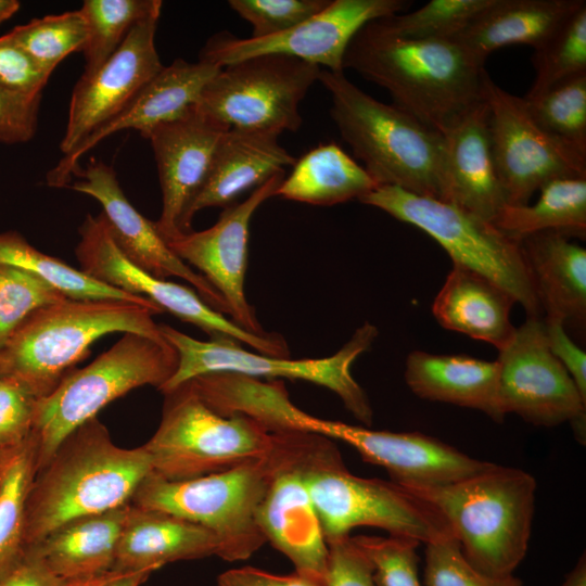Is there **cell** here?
I'll return each instance as SVG.
<instances>
[{
	"label": "cell",
	"instance_id": "cell-30",
	"mask_svg": "<svg viewBox=\"0 0 586 586\" xmlns=\"http://www.w3.org/2000/svg\"><path fill=\"white\" fill-rule=\"evenodd\" d=\"M584 0H494L451 38L485 64L509 44L538 49Z\"/></svg>",
	"mask_w": 586,
	"mask_h": 586
},
{
	"label": "cell",
	"instance_id": "cell-44",
	"mask_svg": "<svg viewBox=\"0 0 586 586\" xmlns=\"http://www.w3.org/2000/svg\"><path fill=\"white\" fill-rule=\"evenodd\" d=\"M330 0H230L229 7L252 25L254 38L286 31L323 10Z\"/></svg>",
	"mask_w": 586,
	"mask_h": 586
},
{
	"label": "cell",
	"instance_id": "cell-24",
	"mask_svg": "<svg viewBox=\"0 0 586 586\" xmlns=\"http://www.w3.org/2000/svg\"><path fill=\"white\" fill-rule=\"evenodd\" d=\"M443 202L494 222L507 205L496 171L484 100L443 133Z\"/></svg>",
	"mask_w": 586,
	"mask_h": 586
},
{
	"label": "cell",
	"instance_id": "cell-54",
	"mask_svg": "<svg viewBox=\"0 0 586 586\" xmlns=\"http://www.w3.org/2000/svg\"><path fill=\"white\" fill-rule=\"evenodd\" d=\"M150 572H126L115 578L110 586H140L150 576Z\"/></svg>",
	"mask_w": 586,
	"mask_h": 586
},
{
	"label": "cell",
	"instance_id": "cell-10",
	"mask_svg": "<svg viewBox=\"0 0 586 586\" xmlns=\"http://www.w3.org/2000/svg\"><path fill=\"white\" fill-rule=\"evenodd\" d=\"M162 418L143 445L152 472L169 481L221 472L271 451L280 432L253 418L222 416L208 407L189 382L165 393Z\"/></svg>",
	"mask_w": 586,
	"mask_h": 586
},
{
	"label": "cell",
	"instance_id": "cell-52",
	"mask_svg": "<svg viewBox=\"0 0 586 586\" xmlns=\"http://www.w3.org/2000/svg\"><path fill=\"white\" fill-rule=\"evenodd\" d=\"M123 573L126 572L110 571L91 577L67 581L64 586H110V584Z\"/></svg>",
	"mask_w": 586,
	"mask_h": 586
},
{
	"label": "cell",
	"instance_id": "cell-32",
	"mask_svg": "<svg viewBox=\"0 0 586 586\" xmlns=\"http://www.w3.org/2000/svg\"><path fill=\"white\" fill-rule=\"evenodd\" d=\"M275 196L318 206L358 201L379 184L334 142L320 144L295 161Z\"/></svg>",
	"mask_w": 586,
	"mask_h": 586
},
{
	"label": "cell",
	"instance_id": "cell-55",
	"mask_svg": "<svg viewBox=\"0 0 586 586\" xmlns=\"http://www.w3.org/2000/svg\"><path fill=\"white\" fill-rule=\"evenodd\" d=\"M20 5L16 0H0V24L14 15Z\"/></svg>",
	"mask_w": 586,
	"mask_h": 586
},
{
	"label": "cell",
	"instance_id": "cell-5",
	"mask_svg": "<svg viewBox=\"0 0 586 586\" xmlns=\"http://www.w3.org/2000/svg\"><path fill=\"white\" fill-rule=\"evenodd\" d=\"M318 80L342 139L379 186L443 201V133L367 94L344 72L321 69Z\"/></svg>",
	"mask_w": 586,
	"mask_h": 586
},
{
	"label": "cell",
	"instance_id": "cell-4",
	"mask_svg": "<svg viewBox=\"0 0 586 586\" xmlns=\"http://www.w3.org/2000/svg\"><path fill=\"white\" fill-rule=\"evenodd\" d=\"M403 487L443 515L463 556L479 571L494 577L513 575L532 533L537 489L532 474L495 463L453 483Z\"/></svg>",
	"mask_w": 586,
	"mask_h": 586
},
{
	"label": "cell",
	"instance_id": "cell-19",
	"mask_svg": "<svg viewBox=\"0 0 586 586\" xmlns=\"http://www.w3.org/2000/svg\"><path fill=\"white\" fill-rule=\"evenodd\" d=\"M160 16L161 12H155L141 20L105 63L80 76L60 143L63 155L118 114L164 67L155 46Z\"/></svg>",
	"mask_w": 586,
	"mask_h": 586
},
{
	"label": "cell",
	"instance_id": "cell-26",
	"mask_svg": "<svg viewBox=\"0 0 586 586\" xmlns=\"http://www.w3.org/2000/svg\"><path fill=\"white\" fill-rule=\"evenodd\" d=\"M219 553L217 537L205 527L158 510L130 504L113 571L153 573L165 564Z\"/></svg>",
	"mask_w": 586,
	"mask_h": 586
},
{
	"label": "cell",
	"instance_id": "cell-33",
	"mask_svg": "<svg viewBox=\"0 0 586 586\" xmlns=\"http://www.w3.org/2000/svg\"><path fill=\"white\" fill-rule=\"evenodd\" d=\"M533 205H506L494 225L506 234L521 239L540 231H556L568 238L586 235V177L551 180L540 189Z\"/></svg>",
	"mask_w": 586,
	"mask_h": 586
},
{
	"label": "cell",
	"instance_id": "cell-37",
	"mask_svg": "<svg viewBox=\"0 0 586 586\" xmlns=\"http://www.w3.org/2000/svg\"><path fill=\"white\" fill-rule=\"evenodd\" d=\"M523 99L544 131L586 156V73Z\"/></svg>",
	"mask_w": 586,
	"mask_h": 586
},
{
	"label": "cell",
	"instance_id": "cell-22",
	"mask_svg": "<svg viewBox=\"0 0 586 586\" xmlns=\"http://www.w3.org/2000/svg\"><path fill=\"white\" fill-rule=\"evenodd\" d=\"M77 176L81 179L75 181L72 189L101 204L114 241L130 262L156 278L182 279L208 306L227 315L226 304L217 291L169 249L154 221L129 202L111 166L93 160L84 170L79 169Z\"/></svg>",
	"mask_w": 586,
	"mask_h": 586
},
{
	"label": "cell",
	"instance_id": "cell-51",
	"mask_svg": "<svg viewBox=\"0 0 586 586\" xmlns=\"http://www.w3.org/2000/svg\"><path fill=\"white\" fill-rule=\"evenodd\" d=\"M66 581L55 575L43 559L29 549L3 576L0 586H64Z\"/></svg>",
	"mask_w": 586,
	"mask_h": 586
},
{
	"label": "cell",
	"instance_id": "cell-31",
	"mask_svg": "<svg viewBox=\"0 0 586 586\" xmlns=\"http://www.w3.org/2000/svg\"><path fill=\"white\" fill-rule=\"evenodd\" d=\"M129 506L72 520L29 549L66 582L113 571Z\"/></svg>",
	"mask_w": 586,
	"mask_h": 586
},
{
	"label": "cell",
	"instance_id": "cell-11",
	"mask_svg": "<svg viewBox=\"0 0 586 586\" xmlns=\"http://www.w3.org/2000/svg\"><path fill=\"white\" fill-rule=\"evenodd\" d=\"M359 202L421 229L448 253L453 265L488 278L505 289L527 317L542 318L543 308L519 240L493 222L394 186H378Z\"/></svg>",
	"mask_w": 586,
	"mask_h": 586
},
{
	"label": "cell",
	"instance_id": "cell-42",
	"mask_svg": "<svg viewBox=\"0 0 586 586\" xmlns=\"http://www.w3.org/2000/svg\"><path fill=\"white\" fill-rule=\"evenodd\" d=\"M372 566L377 586H424L419 577V542L403 537L351 536Z\"/></svg>",
	"mask_w": 586,
	"mask_h": 586
},
{
	"label": "cell",
	"instance_id": "cell-13",
	"mask_svg": "<svg viewBox=\"0 0 586 586\" xmlns=\"http://www.w3.org/2000/svg\"><path fill=\"white\" fill-rule=\"evenodd\" d=\"M75 255L87 276L128 294L146 298L178 319L192 323L209 337L225 335L255 352L288 358L285 339L275 332L255 335L238 327L208 306L199 294L182 284L156 278L130 262L119 250L105 216L87 215L78 229Z\"/></svg>",
	"mask_w": 586,
	"mask_h": 586
},
{
	"label": "cell",
	"instance_id": "cell-18",
	"mask_svg": "<svg viewBox=\"0 0 586 586\" xmlns=\"http://www.w3.org/2000/svg\"><path fill=\"white\" fill-rule=\"evenodd\" d=\"M283 179L284 173L278 174L242 202L226 207L212 227L166 241L180 259L217 291L226 304L229 319L255 335L268 332L262 327L244 293L250 224L256 209L276 195Z\"/></svg>",
	"mask_w": 586,
	"mask_h": 586
},
{
	"label": "cell",
	"instance_id": "cell-34",
	"mask_svg": "<svg viewBox=\"0 0 586 586\" xmlns=\"http://www.w3.org/2000/svg\"><path fill=\"white\" fill-rule=\"evenodd\" d=\"M37 472V446L31 433L8 449L0 479V577L25 555L26 502Z\"/></svg>",
	"mask_w": 586,
	"mask_h": 586
},
{
	"label": "cell",
	"instance_id": "cell-43",
	"mask_svg": "<svg viewBox=\"0 0 586 586\" xmlns=\"http://www.w3.org/2000/svg\"><path fill=\"white\" fill-rule=\"evenodd\" d=\"M424 555V586H523L514 575L494 577L479 571L454 536L425 544Z\"/></svg>",
	"mask_w": 586,
	"mask_h": 586
},
{
	"label": "cell",
	"instance_id": "cell-41",
	"mask_svg": "<svg viewBox=\"0 0 586 586\" xmlns=\"http://www.w3.org/2000/svg\"><path fill=\"white\" fill-rule=\"evenodd\" d=\"M65 298L66 295L39 276L0 265V347L31 313Z\"/></svg>",
	"mask_w": 586,
	"mask_h": 586
},
{
	"label": "cell",
	"instance_id": "cell-6",
	"mask_svg": "<svg viewBox=\"0 0 586 586\" xmlns=\"http://www.w3.org/2000/svg\"><path fill=\"white\" fill-rule=\"evenodd\" d=\"M298 469L319 517L327 543L371 526L388 536L428 544L454 536L443 515L403 486L348 471L332 440L307 433Z\"/></svg>",
	"mask_w": 586,
	"mask_h": 586
},
{
	"label": "cell",
	"instance_id": "cell-25",
	"mask_svg": "<svg viewBox=\"0 0 586 586\" xmlns=\"http://www.w3.org/2000/svg\"><path fill=\"white\" fill-rule=\"evenodd\" d=\"M277 135L230 128L221 136L208 176L191 207V217L207 207H228L244 192L260 187L294 165Z\"/></svg>",
	"mask_w": 586,
	"mask_h": 586
},
{
	"label": "cell",
	"instance_id": "cell-2",
	"mask_svg": "<svg viewBox=\"0 0 586 586\" xmlns=\"http://www.w3.org/2000/svg\"><path fill=\"white\" fill-rule=\"evenodd\" d=\"M152 472L142 446H117L92 418L73 431L37 470L26 502L25 552L59 526L130 504Z\"/></svg>",
	"mask_w": 586,
	"mask_h": 586
},
{
	"label": "cell",
	"instance_id": "cell-49",
	"mask_svg": "<svg viewBox=\"0 0 586 586\" xmlns=\"http://www.w3.org/2000/svg\"><path fill=\"white\" fill-rule=\"evenodd\" d=\"M544 329L551 353L568 371L586 402V353L568 335L562 321L545 318Z\"/></svg>",
	"mask_w": 586,
	"mask_h": 586
},
{
	"label": "cell",
	"instance_id": "cell-36",
	"mask_svg": "<svg viewBox=\"0 0 586 586\" xmlns=\"http://www.w3.org/2000/svg\"><path fill=\"white\" fill-rule=\"evenodd\" d=\"M161 0H85L79 12L87 36L84 74L95 72L119 48L136 24L162 12Z\"/></svg>",
	"mask_w": 586,
	"mask_h": 586
},
{
	"label": "cell",
	"instance_id": "cell-50",
	"mask_svg": "<svg viewBox=\"0 0 586 586\" xmlns=\"http://www.w3.org/2000/svg\"><path fill=\"white\" fill-rule=\"evenodd\" d=\"M217 586H328L302 575L297 572L291 574H275L254 566L233 568L222 572L217 578Z\"/></svg>",
	"mask_w": 586,
	"mask_h": 586
},
{
	"label": "cell",
	"instance_id": "cell-3",
	"mask_svg": "<svg viewBox=\"0 0 586 586\" xmlns=\"http://www.w3.org/2000/svg\"><path fill=\"white\" fill-rule=\"evenodd\" d=\"M157 306L124 300L65 298L31 313L0 347V377L49 395L89 355L90 346L114 332L164 339L153 316Z\"/></svg>",
	"mask_w": 586,
	"mask_h": 586
},
{
	"label": "cell",
	"instance_id": "cell-8",
	"mask_svg": "<svg viewBox=\"0 0 586 586\" xmlns=\"http://www.w3.org/2000/svg\"><path fill=\"white\" fill-rule=\"evenodd\" d=\"M178 355L165 339L127 332L81 369L66 374L36 406L33 435L37 470L60 444L111 402L144 385L160 390L175 373Z\"/></svg>",
	"mask_w": 586,
	"mask_h": 586
},
{
	"label": "cell",
	"instance_id": "cell-20",
	"mask_svg": "<svg viewBox=\"0 0 586 586\" xmlns=\"http://www.w3.org/2000/svg\"><path fill=\"white\" fill-rule=\"evenodd\" d=\"M228 129L193 105L145 137L153 149L162 191V211L154 224L165 241L192 231V204L208 176L218 142Z\"/></svg>",
	"mask_w": 586,
	"mask_h": 586
},
{
	"label": "cell",
	"instance_id": "cell-53",
	"mask_svg": "<svg viewBox=\"0 0 586 586\" xmlns=\"http://www.w3.org/2000/svg\"><path fill=\"white\" fill-rule=\"evenodd\" d=\"M560 586H586V557L583 553Z\"/></svg>",
	"mask_w": 586,
	"mask_h": 586
},
{
	"label": "cell",
	"instance_id": "cell-12",
	"mask_svg": "<svg viewBox=\"0 0 586 586\" xmlns=\"http://www.w3.org/2000/svg\"><path fill=\"white\" fill-rule=\"evenodd\" d=\"M321 68L282 54L249 58L222 67L195 107L227 128L279 136L302 126L300 104Z\"/></svg>",
	"mask_w": 586,
	"mask_h": 586
},
{
	"label": "cell",
	"instance_id": "cell-15",
	"mask_svg": "<svg viewBox=\"0 0 586 586\" xmlns=\"http://www.w3.org/2000/svg\"><path fill=\"white\" fill-rule=\"evenodd\" d=\"M483 100L489 111L492 153L507 205L528 204L547 182L586 177V156L544 131L523 98L483 78Z\"/></svg>",
	"mask_w": 586,
	"mask_h": 586
},
{
	"label": "cell",
	"instance_id": "cell-14",
	"mask_svg": "<svg viewBox=\"0 0 586 586\" xmlns=\"http://www.w3.org/2000/svg\"><path fill=\"white\" fill-rule=\"evenodd\" d=\"M277 424L285 432H305L341 441L364 461L383 468L402 486H436L481 473L495 463L466 455L451 445L420 432L372 430L309 415L285 403Z\"/></svg>",
	"mask_w": 586,
	"mask_h": 586
},
{
	"label": "cell",
	"instance_id": "cell-56",
	"mask_svg": "<svg viewBox=\"0 0 586 586\" xmlns=\"http://www.w3.org/2000/svg\"><path fill=\"white\" fill-rule=\"evenodd\" d=\"M8 450V449H7ZM7 450H0V479Z\"/></svg>",
	"mask_w": 586,
	"mask_h": 586
},
{
	"label": "cell",
	"instance_id": "cell-48",
	"mask_svg": "<svg viewBox=\"0 0 586 586\" xmlns=\"http://www.w3.org/2000/svg\"><path fill=\"white\" fill-rule=\"evenodd\" d=\"M40 100L18 95L0 86V142L24 143L35 136Z\"/></svg>",
	"mask_w": 586,
	"mask_h": 586
},
{
	"label": "cell",
	"instance_id": "cell-40",
	"mask_svg": "<svg viewBox=\"0 0 586 586\" xmlns=\"http://www.w3.org/2000/svg\"><path fill=\"white\" fill-rule=\"evenodd\" d=\"M494 0H431L409 13L379 18L393 35L408 39H451Z\"/></svg>",
	"mask_w": 586,
	"mask_h": 586
},
{
	"label": "cell",
	"instance_id": "cell-23",
	"mask_svg": "<svg viewBox=\"0 0 586 586\" xmlns=\"http://www.w3.org/2000/svg\"><path fill=\"white\" fill-rule=\"evenodd\" d=\"M221 68L209 63L175 60L164 66L115 116L91 131L47 174L53 188L67 187L79 171V160L115 132L136 129L142 137L161 124L183 115L196 104L203 88Z\"/></svg>",
	"mask_w": 586,
	"mask_h": 586
},
{
	"label": "cell",
	"instance_id": "cell-38",
	"mask_svg": "<svg viewBox=\"0 0 586 586\" xmlns=\"http://www.w3.org/2000/svg\"><path fill=\"white\" fill-rule=\"evenodd\" d=\"M532 63L535 78L524 98L545 92L555 85L586 73V1L584 0L534 50Z\"/></svg>",
	"mask_w": 586,
	"mask_h": 586
},
{
	"label": "cell",
	"instance_id": "cell-45",
	"mask_svg": "<svg viewBox=\"0 0 586 586\" xmlns=\"http://www.w3.org/2000/svg\"><path fill=\"white\" fill-rule=\"evenodd\" d=\"M38 398L9 377H0V450L23 444L33 433Z\"/></svg>",
	"mask_w": 586,
	"mask_h": 586
},
{
	"label": "cell",
	"instance_id": "cell-29",
	"mask_svg": "<svg viewBox=\"0 0 586 586\" xmlns=\"http://www.w3.org/2000/svg\"><path fill=\"white\" fill-rule=\"evenodd\" d=\"M515 300L488 278L453 265L432 304V314L445 329L501 349L515 327L510 313Z\"/></svg>",
	"mask_w": 586,
	"mask_h": 586
},
{
	"label": "cell",
	"instance_id": "cell-7",
	"mask_svg": "<svg viewBox=\"0 0 586 586\" xmlns=\"http://www.w3.org/2000/svg\"><path fill=\"white\" fill-rule=\"evenodd\" d=\"M285 441L286 432H280L266 456L195 479L169 481L151 472L130 504L199 524L217 537L219 558L246 560L266 544L257 510L282 461Z\"/></svg>",
	"mask_w": 586,
	"mask_h": 586
},
{
	"label": "cell",
	"instance_id": "cell-46",
	"mask_svg": "<svg viewBox=\"0 0 586 586\" xmlns=\"http://www.w3.org/2000/svg\"><path fill=\"white\" fill-rule=\"evenodd\" d=\"M49 78L50 75L7 34L0 37V86L18 95L38 99Z\"/></svg>",
	"mask_w": 586,
	"mask_h": 586
},
{
	"label": "cell",
	"instance_id": "cell-28",
	"mask_svg": "<svg viewBox=\"0 0 586 586\" xmlns=\"http://www.w3.org/2000/svg\"><path fill=\"white\" fill-rule=\"evenodd\" d=\"M545 318L579 328L586 321V250L556 231L519 239Z\"/></svg>",
	"mask_w": 586,
	"mask_h": 586
},
{
	"label": "cell",
	"instance_id": "cell-1",
	"mask_svg": "<svg viewBox=\"0 0 586 586\" xmlns=\"http://www.w3.org/2000/svg\"><path fill=\"white\" fill-rule=\"evenodd\" d=\"M485 64L451 39H408L379 20L352 38L345 68L384 88L396 106L429 127L446 132L483 100Z\"/></svg>",
	"mask_w": 586,
	"mask_h": 586
},
{
	"label": "cell",
	"instance_id": "cell-16",
	"mask_svg": "<svg viewBox=\"0 0 586 586\" xmlns=\"http://www.w3.org/2000/svg\"><path fill=\"white\" fill-rule=\"evenodd\" d=\"M498 352L499 402L505 416L515 413L537 426L569 422L584 445L586 402L551 353L544 320L527 317Z\"/></svg>",
	"mask_w": 586,
	"mask_h": 586
},
{
	"label": "cell",
	"instance_id": "cell-35",
	"mask_svg": "<svg viewBox=\"0 0 586 586\" xmlns=\"http://www.w3.org/2000/svg\"><path fill=\"white\" fill-rule=\"evenodd\" d=\"M0 265L35 273L69 298L124 300L156 306L146 298L109 286L87 276L79 268L42 253L16 231L0 232Z\"/></svg>",
	"mask_w": 586,
	"mask_h": 586
},
{
	"label": "cell",
	"instance_id": "cell-17",
	"mask_svg": "<svg viewBox=\"0 0 586 586\" xmlns=\"http://www.w3.org/2000/svg\"><path fill=\"white\" fill-rule=\"evenodd\" d=\"M408 5L405 0H330L316 15L277 35L239 38L217 33L199 60L222 68L257 55L282 54L344 72V54L355 34L368 22L402 13Z\"/></svg>",
	"mask_w": 586,
	"mask_h": 586
},
{
	"label": "cell",
	"instance_id": "cell-27",
	"mask_svg": "<svg viewBox=\"0 0 586 586\" xmlns=\"http://www.w3.org/2000/svg\"><path fill=\"white\" fill-rule=\"evenodd\" d=\"M405 381L422 399L480 410L498 423L506 417L497 360L413 351L406 359Z\"/></svg>",
	"mask_w": 586,
	"mask_h": 586
},
{
	"label": "cell",
	"instance_id": "cell-9",
	"mask_svg": "<svg viewBox=\"0 0 586 586\" xmlns=\"http://www.w3.org/2000/svg\"><path fill=\"white\" fill-rule=\"evenodd\" d=\"M160 329L178 355L175 373L160 388L163 394L199 375L215 372H232L262 380H300L332 391L360 423L365 426L372 424L373 410L368 396L351 372L354 361L371 347L378 336L377 327L368 321L357 328L333 355L305 359L251 352L225 335L201 341L165 323H161Z\"/></svg>",
	"mask_w": 586,
	"mask_h": 586
},
{
	"label": "cell",
	"instance_id": "cell-21",
	"mask_svg": "<svg viewBox=\"0 0 586 586\" xmlns=\"http://www.w3.org/2000/svg\"><path fill=\"white\" fill-rule=\"evenodd\" d=\"M304 432H288L283 458L257 510L266 539L294 565V571L327 583L329 546L298 469Z\"/></svg>",
	"mask_w": 586,
	"mask_h": 586
},
{
	"label": "cell",
	"instance_id": "cell-47",
	"mask_svg": "<svg viewBox=\"0 0 586 586\" xmlns=\"http://www.w3.org/2000/svg\"><path fill=\"white\" fill-rule=\"evenodd\" d=\"M327 569L328 586H377L372 566L351 536L331 540Z\"/></svg>",
	"mask_w": 586,
	"mask_h": 586
},
{
	"label": "cell",
	"instance_id": "cell-39",
	"mask_svg": "<svg viewBox=\"0 0 586 586\" xmlns=\"http://www.w3.org/2000/svg\"><path fill=\"white\" fill-rule=\"evenodd\" d=\"M7 35L51 76L65 58L81 51L87 30L79 10H76L31 20Z\"/></svg>",
	"mask_w": 586,
	"mask_h": 586
}]
</instances>
